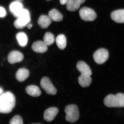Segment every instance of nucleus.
<instances>
[{
  "label": "nucleus",
  "instance_id": "f257e3e1",
  "mask_svg": "<svg viewBox=\"0 0 124 124\" xmlns=\"http://www.w3.org/2000/svg\"><path fill=\"white\" fill-rule=\"evenodd\" d=\"M16 99L14 94L9 91L0 95V113H8L14 108Z\"/></svg>",
  "mask_w": 124,
  "mask_h": 124
},
{
  "label": "nucleus",
  "instance_id": "f03ea898",
  "mask_svg": "<svg viewBox=\"0 0 124 124\" xmlns=\"http://www.w3.org/2000/svg\"><path fill=\"white\" fill-rule=\"evenodd\" d=\"M13 15L17 18L14 23V26L17 29H22L31 22L30 13L27 9L23 8L20 11L14 14Z\"/></svg>",
  "mask_w": 124,
  "mask_h": 124
},
{
  "label": "nucleus",
  "instance_id": "7ed1b4c3",
  "mask_svg": "<svg viewBox=\"0 0 124 124\" xmlns=\"http://www.w3.org/2000/svg\"><path fill=\"white\" fill-rule=\"evenodd\" d=\"M104 103L108 107L124 108V94L119 93L116 95L109 94L104 98Z\"/></svg>",
  "mask_w": 124,
  "mask_h": 124
},
{
  "label": "nucleus",
  "instance_id": "20e7f679",
  "mask_svg": "<svg viewBox=\"0 0 124 124\" xmlns=\"http://www.w3.org/2000/svg\"><path fill=\"white\" fill-rule=\"evenodd\" d=\"M66 119L67 121L74 123L78 120L79 117V112L78 107L75 104H70L66 107Z\"/></svg>",
  "mask_w": 124,
  "mask_h": 124
},
{
  "label": "nucleus",
  "instance_id": "39448f33",
  "mask_svg": "<svg viewBox=\"0 0 124 124\" xmlns=\"http://www.w3.org/2000/svg\"><path fill=\"white\" fill-rule=\"evenodd\" d=\"M109 54L106 49L101 48L95 51L93 54L94 61L98 64H103L108 59Z\"/></svg>",
  "mask_w": 124,
  "mask_h": 124
},
{
  "label": "nucleus",
  "instance_id": "423d86ee",
  "mask_svg": "<svg viewBox=\"0 0 124 124\" xmlns=\"http://www.w3.org/2000/svg\"><path fill=\"white\" fill-rule=\"evenodd\" d=\"M79 15L81 18L85 21H93L97 17V14L93 9L84 7L80 9Z\"/></svg>",
  "mask_w": 124,
  "mask_h": 124
},
{
  "label": "nucleus",
  "instance_id": "0eeeda50",
  "mask_svg": "<svg viewBox=\"0 0 124 124\" xmlns=\"http://www.w3.org/2000/svg\"><path fill=\"white\" fill-rule=\"evenodd\" d=\"M40 85L47 93L50 95H55L57 90L48 78L44 77L40 81Z\"/></svg>",
  "mask_w": 124,
  "mask_h": 124
},
{
  "label": "nucleus",
  "instance_id": "6e6552de",
  "mask_svg": "<svg viewBox=\"0 0 124 124\" xmlns=\"http://www.w3.org/2000/svg\"><path fill=\"white\" fill-rule=\"evenodd\" d=\"M23 59V54L18 51H11L8 57V61L11 64L22 62Z\"/></svg>",
  "mask_w": 124,
  "mask_h": 124
},
{
  "label": "nucleus",
  "instance_id": "1a4fd4ad",
  "mask_svg": "<svg viewBox=\"0 0 124 124\" xmlns=\"http://www.w3.org/2000/svg\"><path fill=\"white\" fill-rule=\"evenodd\" d=\"M59 110L56 107H50L45 111L44 115V119L48 122H51L57 115Z\"/></svg>",
  "mask_w": 124,
  "mask_h": 124
},
{
  "label": "nucleus",
  "instance_id": "9d476101",
  "mask_svg": "<svg viewBox=\"0 0 124 124\" xmlns=\"http://www.w3.org/2000/svg\"><path fill=\"white\" fill-rule=\"evenodd\" d=\"M77 68L81 75L91 76L92 73L91 69L86 63L83 61H79L77 64Z\"/></svg>",
  "mask_w": 124,
  "mask_h": 124
},
{
  "label": "nucleus",
  "instance_id": "9b49d317",
  "mask_svg": "<svg viewBox=\"0 0 124 124\" xmlns=\"http://www.w3.org/2000/svg\"><path fill=\"white\" fill-rule=\"evenodd\" d=\"M111 17L112 20L117 23H124V9H118L112 12Z\"/></svg>",
  "mask_w": 124,
  "mask_h": 124
},
{
  "label": "nucleus",
  "instance_id": "f8f14e48",
  "mask_svg": "<svg viewBox=\"0 0 124 124\" xmlns=\"http://www.w3.org/2000/svg\"><path fill=\"white\" fill-rule=\"evenodd\" d=\"M32 50L36 53H44L48 50V47L44 42L42 41H37L32 46Z\"/></svg>",
  "mask_w": 124,
  "mask_h": 124
},
{
  "label": "nucleus",
  "instance_id": "ddd939ff",
  "mask_svg": "<svg viewBox=\"0 0 124 124\" xmlns=\"http://www.w3.org/2000/svg\"><path fill=\"white\" fill-rule=\"evenodd\" d=\"M85 0H68L66 4L67 9L70 11H74L79 8L81 5L84 3Z\"/></svg>",
  "mask_w": 124,
  "mask_h": 124
},
{
  "label": "nucleus",
  "instance_id": "4468645a",
  "mask_svg": "<svg viewBox=\"0 0 124 124\" xmlns=\"http://www.w3.org/2000/svg\"><path fill=\"white\" fill-rule=\"evenodd\" d=\"M29 76V72L28 70L25 68H20L17 71L16 77L19 82H23Z\"/></svg>",
  "mask_w": 124,
  "mask_h": 124
},
{
  "label": "nucleus",
  "instance_id": "2eb2a0df",
  "mask_svg": "<svg viewBox=\"0 0 124 124\" xmlns=\"http://www.w3.org/2000/svg\"><path fill=\"white\" fill-rule=\"evenodd\" d=\"M27 93L33 97H38L41 94V92L39 88L35 85H31L27 86L26 88Z\"/></svg>",
  "mask_w": 124,
  "mask_h": 124
},
{
  "label": "nucleus",
  "instance_id": "dca6fc26",
  "mask_svg": "<svg viewBox=\"0 0 124 124\" xmlns=\"http://www.w3.org/2000/svg\"><path fill=\"white\" fill-rule=\"evenodd\" d=\"M52 20L48 16L42 15L38 19V23L39 26L43 29H46L49 26Z\"/></svg>",
  "mask_w": 124,
  "mask_h": 124
},
{
  "label": "nucleus",
  "instance_id": "f3484780",
  "mask_svg": "<svg viewBox=\"0 0 124 124\" xmlns=\"http://www.w3.org/2000/svg\"><path fill=\"white\" fill-rule=\"evenodd\" d=\"M48 16L51 20L54 22H60L63 18L62 14L55 9H52L50 11Z\"/></svg>",
  "mask_w": 124,
  "mask_h": 124
},
{
  "label": "nucleus",
  "instance_id": "a211bd4d",
  "mask_svg": "<svg viewBox=\"0 0 124 124\" xmlns=\"http://www.w3.org/2000/svg\"><path fill=\"white\" fill-rule=\"evenodd\" d=\"M78 81L80 85L85 88L90 85L92 82V79L90 76L81 75L78 78Z\"/></svg>",
  "mask_w": 124,
  "mask_h": 124
},
{
  "label": "nucleus",
  "instance_id": "6ab92c4d",
  "mask_svg": "<svg viewBox=\"0 0 124 124\" xmlns=\"http://www.w3.org/2000/svg\"><path fill=\"white\" fill-rule=\"evenodd\" d=\"M55 42L58 47L60 49H64L66 46V38L63 34H60L57 36L55 39Z\"/></svg>",
  "mask_w": 124,
  "mask_h": 124
},
{
  "label": "nucleus",
  "instance_id": "aec40b11",
  "mask_svg": "<svg viewBox=\"0 0 124 124\" xmlns=\"http://www.w3.org/2000/svg\"><path fill=\"white\" fill-rule=\"evenodd\" d=\"M10 11V12L14 14L17 13L21 9L23 8V5L21 2L19 1H13L11 2L10 5L9 7Z\"/></svg>",
  "mask_w": 124,
  "mask_h": 124
},
{
  "label": "nucleus",
  "instance_id": "412c9836",
  "mask_svg": "<svg viewBox=\"0 0 124 124\" xmlns=\"http://www.w3.org/2000/svg\"><path fill=\"white\" fill-rule=\"evenodd\" d=\"M19 44L20 46H26L28 41V38L26 33L23 32L18 33L16 36Z\"/></svg>",
  "mask_w": 124,
  "mask_h": 124
},
{
  "label": "nucleus",
  "instance_id": "4be33fe9",
  "mask_svg": "<svg viewBox=\"0 0 124 124\" xmlns=\"http://www.w3.org/2000/svg\"><path fill=\"white\" fill-rule=\"evenodd\" d=\"M55 41V38L53 33L50 32L45 33L44 37V42L47 46L53 44Z\"/></svg>",
  "mask_w": 124,
  "mask_h": 124
},
{
  "label": "nucleus",
  "instance_id": "5701e85b",
  "mask_svg": "<svg viewBox=\"0 0 124 124\" xmlns=\"http://www.w3.org/2000/svg\"><path fill=\"white\" fill-rule=\"evenodd\" d=\"M10 124H23V122L21 116H16L10 121Z\"/></svg>",
  "mask_w": 124,
  "mask_h": 124
},
{
  "label": "nucleus",
  "instance_id": "b1692460",
  "mask_svg": "<svg viewBox=\"0 0 124 124\" xmlns=\"http://www.w3.org/2000/svg\"><path fill=\"white\" fill-rule=\"evenodd\" d=\"M7 15L6 10L4 7L0 6V18H4Z\"/></svg>",
  "mask_w": 124,
  "mask_h": 124
},
{
  "label": "nucleus",
  "instance_id": "393cba45",
  "mask_svg": "<svg viewBox=\"0 0 124 124\" xmlns=\"http://www.w3.org/2000/svg\"><path fill=\"white\" fill-rule=\"evenodd\" d=\"M68 0H60V4L62 5H64L66 4Z\"/></svg>",
  "mask_w": 124,
  "mask_h": 124
},
{
  "label": "nucleus",
  "instance_id": "a878e982",
  "mask_svg": "<svg viewBox=\"0 0 124 124\" xmlns=\"http://www.w3.org/2000/svg\"><path fill=\"white\" fill-rule=\"evenodd\" d=\"M27 26L28 28V29H30L32 27V24H29H29H28Z\"/></svg>",
  "mask_w": 124,
  "mask_h": 124
},
{
  "label": "nucleus",
  "instance_id": "bb28decb",
  "mask_svg": "<svg viewBox=\"0 0 124 124\" xmlns=\"http://www.w3.org/2000/svg\"><path fill=\"white\" fill-rule=\"evenodd\" d=\"M3 93V90L2 88L0 87V95Z\"/></svg>",
  "mask_w": 124,
  "mask_h": 124
},
{
  "label": "nucleus",
  "instance_id": "cd10ccee",
  "mask_svg": "<svg viewBox=\"0 0 124 124\" xmlns=\"http://www.w3.org/2000/svg\"><path fill=\"white\" fill-rule=\"evenodd\" d=\"M16 0L18 1H19L22 0Z\"/></svg>",
  "mask_w": 124,
  "mask_h": 124
},
{
  "label": "nucleus",
  "instance_id": "c85d7f7f",
  "mask_svg": "<svg viewBox=\"0 0 124 124\" xmlns=\"http://www.w3.org/2000/svg\"></svg>",
  "mask_w": 124,
  "mask_h": 124
},
{
  "label": "nucleus",
  "instance_id": "c756f323",
  "mask_svg": "<svg viewBox=\"0 0 124 124\" xmlns=\"http://www.w3.org/2000/svg\"></svg>",
  "mask_w": 124,
  "mask_h": 124
}]
</instances>
